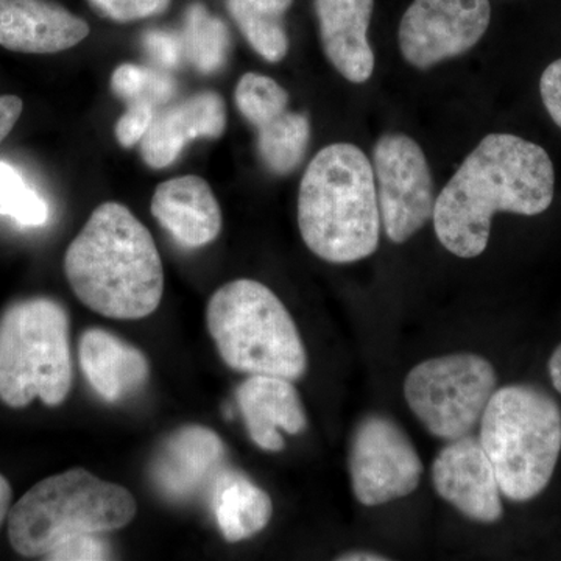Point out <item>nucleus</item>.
<instances>
[{
	"instance_id": "393cba45",
	"label": "nucleus",
	"mask_w": 561,
	"mask_h": 561,
	"mask_svg": "<svg viewBox=\"0 0 561 561\" xmlns=\"http://www.w3.org/2000/svg\"><path fill=\"white\" fill-rule=\"evenodd\" d=\"M234 101L245 121L257 128L287 110L289 94L271 77L249 72L239 80Z\"/></svg>"
},
{
	"instance_id": "9b49d317",
	"label": "nucleus",
	"mask_w": 561,
	"mask_h": 561,
	"mask_svg": "<svg viewBox=\"0 0 561 561\" xmlns=\"http://www.w3.org/2000/svg\"><path fill=\"white\" fill-rule=\"evenodd\" d=\"M490 20V0H413L398 31L402 57L416 69L460 57L485 35Z\"/></svg>"
},
{
	"instance_id": "f03ea898",
	"label": "nucleus",
	"mask_w": 561,
	"mask_h": 561,
	"mask_svg": "<svg viewBox=\"0 0 561 561\" xmlns=\"http://www.w3.org/2000/svg\"><path fill=\"white\" fill-rule=\"evenodd\" d=\"M65 273L87 308L114 320L146 319L164 291L157 243L131 210L116 202L98 206L70 242Z\"/></svg>"
},
{
	"instance_id": "7ed1b4c3",
	"label": "nucleus",
	"mask_w": 561,
	"mask_h": 561,
	"mask_svg": "<svg viewBox=\"0 0 561 561\" xmlns=\"http://www.w3.org/2000/svg\"><path fill=\"white\" fill-rule=\"evenodd\" d=\"M298 227L308 249L331 264L362 261L378 250L375 172L359 147L331 144L313 157L298 192Z\"/></svg>"
},
{
	"instance_id": "4468645a",
	"label": "nucleus",
	"mask_w": 561,
	"mask_h": 561,
	"mask_svg": "<svg viewBox=\"0 0 561 561\" xmlns=\"http://www.w3.org/2000/svg\"><path fill=\"white\" fill-rule=\"evenodd\" d=\"M227 128V106L214 91L191 95L154 111L149 131L140 140V157L151 169L179 160L184 147L201 138L219 139Z\"/></svg>"
},
{
	"instance_id": "72a5a7b5",
	"label": "nucleus",
	"mask_w": 561,
	"mask_h": 561,
	"mask_svg": "<svg viewBox=\"0 0 561 561\" xmlns=\"http://www.w3.org/2000/svg\"><path fill=\"white\" fill-rule=\"evenodd\" d=\"M548 368L553 389L561 394V345L557 346L556 351H553Z\"/></svg>"
},
{
	"instance_id": "39448f33",
	"label": "nucleus",
	"mask_w": 561,
	"mask_h": 561,
	"mask_svg": "<svg viewBox=\"0 0 561 561\" xmlns=\"http://www.w3.org/2000/svg\"><path fill=\"white\" fill-rule=\"evenodd\" d=\"M479 440L496 472L502 496L534 500L549 485L559 463V402L527 383L502 387L483 412Z\"/></svg>"
},
{
	"instance_id": "f3484780",
	"label": "nucleus",
	"mask_w": 561,
	"mask_h": 561,
	"mask_svg": "<svg viewBox=\"0 0 561 561\" xmlns=\"http://www.w3.org/2000/svg\"><path fill=\"white\" fill-rule=\"evenodd\" d=\"M321 47L335 70L351 81L365 83L375 70L368 43L375 0H313Z\"/></svg>"
},
{
	"instance_id": "4be33fe9",
	"label": "nucleus",
	"mask_w": 561,
	"mask_h": 561,
	"mask_svg": "<svg viewBox=\"0 0 561 561\" xmlns=\"http://www.w3.org/2000/svg\"><path fill=\"white\" fill-rule=\"evenodd\" d=\"M257 153L275 175L294 172L305 160L311 139V124L305 114L283 111L256 128Z\"/></svg>"
},
{
	"instance_id": "6ab92c4d",
	"label": "nucleus",
	"mask_w": 561,
	"mask_h": 561,
	"mask_svg": "<svg viewBox=\"0 0 561 561\" xmlns=\"http://www.w3.org/2000/svg\"><path fill=\"white\" fill-rule=\"evenodd\" d=\"M80 367L99 397L108 402L128 400L150 376L142 351L105 330H88L79 343Z\"/></svg>"
},
{
	"instance_id": "f257e3e1",
	"label": "nucleus",
	"mask_w": 561,
	"mask_h": 561,
	"mask_svg": "<svg viewBox=\"0 0 561 561\" xmlns=\"http://www.w3.org/2000/svg\"><path fill=\"white\" fill-rule=\"evenodd\" d=\"M553 187L548 151L518 136L493 133L435 198V234L449 253L478 257L489 245L494 214L538 216L551 206Z\"/></svg>"
},
{
	"instance_id": "9d476101",
	"label": "nucleus",
	"mask_w": 561,
	"mask_h": 561,
	"mask_svg": "<svg viewBox=\"0 0 561 561\" xmlns=\"http://www.w3.org/2000/svg\"><path fill=\"white\" fill-rule=\"evenodd\" d=\"M348 465L354 496L367 507L409 496L419 489L423 474L411 438L379 413L365 415L354 427Z\"/></svg>"
},
{
	"instance_id": "7c9ffc66",
	"label": "nucleus",
	"mask_w": 561,
	"mask_h": 561,
	"mask_svg": "<svg viewBox=\"0 0 561 561\" xmlns=\"http://www.w3.org/2000/svg\"><path fill=\"white\" fill-rule=\"evenodd\" d=\"M540 92L549 116L561 128V58L542 72Z\"/></svg>"
},
{
	"instance_id": "ddd939ff",
	"label": "nucleus",
	"mask_w": 561,
	"mask_h": 561,
	"mask_svg": "<svg viewBox=\"0 0 561 561\" xmlns=\"http://www.w3.org/2000/svg\"><path fill=\"white\" fill-rule=\"evenodd\" d=\"M432 483L438 496L476 523L493 524L504 515L500 482L479 438L467 435L437 454Z\"/></svg>"
},
{
	"instance_id": "412c9836",
	"label": "nucleus",
	"mask_w": 561,
	"mask_h": 561,
	"mask_svg": "<svg viewBox=\"0 0 561 561\" xmlns=\"http://www.w3.org/2000/svg\"><path fill=\"white\" fill-rule=\"evenodd\" d=\"M294 0H227L228 13L251 49L268 62H279L289 51L287 11Z\"/></svg>"
},
{
	"instance_id": "1a4fd4ad",
	"label": "nucleus",
	"mask_w": 561,
	"mask_h": 561,
	"mask_svg": "<svg viewBox=\"0 0 561 561\" xmlns=\"http://www.w3.org/2000/svg\"><path fill=\"white\" fill-rule=\"evenodd\" d=\"M373 172L387 238L408 242L434 216V181L426 154L409 136L387 133L373 151Z\"/></svg>"
},
{
	"instance_id": "f704fd0d",
	"label": "nucleus",
	"mask_w": 561,
	"mask_h": 561,
	"mask_svg": "<svg viewBox=\"0 0 561 561\" xmlns=\"http://www.w3.org/2000/svg\"><path fill=\"white\" fill-rule=\"evenodd\" d=\"M339 561H386L390 560L389 557H383L381 553L373 551H350L339 556Z\"/></svg>"
},
{
	"instance_id": "423d86ee",
	"label": "nucleus",
	"mask_w": 561,
	"mask_h": 561,
	"mask_svg": "<svg viewBox=\"0 0 561 561\" xmlns=\"http://www.w3.org/2000/svg\"><path fill=\"white\" fill-rule=\"evenodd\" d=\"M206 323L231 370L291 382L308 371L297 324L275 291L260 280L236 279L221 286L210 297Z\"/></svg>"
},
{
	"instance_id": "bb28decb",
	"label": "nucleus",
	"mask_w": 561,
	"mask_h": 561,
	"mask_svg": "<svg viewBox=\"0 0 561 561\" xmlns=\"http://www.w3.org/2000/svg\"><path fill=\"white\" fill-rule=\"evenodd\" d=\"M88 2L103 18L121 24L158 16L171 5V0H88Z\"/></svg>"
},
{
	"instance_id": "a211bd4d",
	"label": "nucleus",
	"mask_w": 561,
	"mask_h": 561,
	"mask_svg": "<svg viewBox=\"0 0 561 561\" xmlns=\"http://www.w3.org/2000/svg\"><path fill=\"white\" fill-rule=\"evenodd\" d=\"M150 209L158 224L184 249H202L220 234L219 202L201 176L164 181L154 191Z\"/></svg>"
},
{
	"instance_id": "c85d7f7f",
	"label": "nucleus",
	"mask_w": 561,
	"mask_h": 561,
	"mask_svg": "<svg viewBox=\"0 0 561 561\" xmlns=\"http://www.w3.org/2000/svg\"><path fill=\"white\" fill-rule=\"evenodd\" d=\"M142 46L151 61L162 70L179 69L184 61L180 33L150 31L142 36Z\"/></svg>"
},
{
	"instance_id": "5701e85b",
	"label": "nucleus",
	"mask_w": 561,
	"mask_h": 561,
	"mask_svg": "<svg viewBox=\"0 0 561 561\" xmlns=\"http://www.w3.org/2000/svg\"><path fill=\"white\" fill-rule=\"evenodd\" d=\"M184 60L205 76L219 72L231 51V35L220 18L213 16L202 2H194L184 14L180 33Z\"/></svg>"
},
{
	"instance_id": "dca6fc26",
	"label": "nucleus",
	"mask_w": 561,
	"mask_h": 561,
	"mask_svg": "<svg viewBox=\"0 0 561 561\" xmlns=\"http://www.w3.org/2000/svg\"><path fill=\"white\" fill-rule=\"evenodd\" d=\"M236 398L251 440L264 451L280 453L286 448L279 431L297 435L308 427L300 394L287 379L250 376L239 386Z\"/></svg>"
},
{
	"instance_id": "b1692460",
	"label": "nucleus",
	"mask_w": 561,
	"mask_h": 561,
	"mask_svg": "<svg viewBox=\"0 0 561 561\" xmlns=\"http://www.w3.org/2000/svg\"><path fill=\"white\" fill-rule=\"evenodd\" d=\"M111 90L127 103L147 102L150 105H168L175 95L176 83L168 70L144 68L138 65H121L111 77Z\"/></svg>"
},
{
	"instance_id": "c756f323",
	"label": "nucleus",
	"mask_w": 561,
	"mask_h": 561,
	"mask_svg": "<svg viewBox=\"0 0 561 561\" xmlns=\"http://www.w3.org/2000/svg\"><path fill=\"white\" fill-rule=\"evenodd\" d=\"M111 549L102 535H80L62 542L47 557V561H98L110 560Z\"/></svg>"
},
{
	"instance_id": "a878e982",
	"label": "nucleus",
	"mask_w": 561,
	"mask_h": 561,
	"mask_svg": "<svg viewBox=\"0 0 561 561\" xmlns=\"http://www.w3.org/2000/svg\"><path fill=\"white\" fill-rule=\"evenodd\" d=\"M0 214L24 227H41L49 220L46 201L28 186L18 169L0 161Z\"/></svg>"
},
{
	"instance_id": "2f4dec72",
	"label": "nucleus",
	"mask_w": 561,
	"mask_h": 561,
	"mask_svg": "<svg viewBox=\"0 0 561 561\" xmlns=\"http://www.w3.org/2000/svg\"><path fill=\"white\" fill-rule=\"evenodd\" d=\"M22 108L24 103L16 95L0 98V142L10 135L16 122L20 121Z\"/></svg>"
},
{
	"instance_id": "f8f14e48",
	"label": "nucleus",
	"mask_w": 561,
	"mask_h": 561,
	"mask_svg": "<svg viewBox=\"0 0 561 561\" xmlns=\"http://www.w3.org/2000/svg\"><path fill=\"white\" fill-rule=\"evenodd\" d=\"M227 460V446L216 431L187 424L158 446L149 465L150 481L164 500L184 504L209 493Z\"/></svg>"
},
{
	"instance_id": "20e7f679",
	"label": "nucleus",
	"mask_w": 561,
	"mask_h": 561,
	"mask_svg": "<svg viewBox=\"0 0 561 561\" xmlns=\"http://www.w3.org/2000/svg\"><path fill=\"white\" fill-rule=\"evenodd\" d=\"M136 512L130 491L72 468L36 483L11 505V548L25 559L46 560L70 538L124 529Z\"/></svg>"
},
{
	"instance_id": "2eb2a0df",
	"label": "nucleus",
	"mask_w": 561,
	"mask_h": 561,
	"mask_svg": "<svg viewBox=\"0 0 561 561\" xmlns=\"http://www.w3.org/2000/svg\"><path fill=\"white\" fill-rule=\"evenodd\" d=\"M90 35L88 22L51 0H0V46L21 54H58Z\"/></svg>"
},
{
	"instance_id": "aec40b11",
	"label": "nucleus",
	"mask_w": 561,
	"mask_h": 561,
	"mask_svg": "<svg viewBox=\"0 0 561 561\" xmlns=\"http://www.w3.org/2000/svg\"><path fill=\"white\" fill-rule=\"evenodd\" d=\"M221 537L228 542L250 540L271 523L273 502L245 472L227 467L209 491Z\"/></svg>"
},
{
	"instance_id": "6e6552de",
	"label": "nucleus",
	"mask_w": 561,
	"mask_h": 561,
	"mask_svg": "<svg viewBox=\"0 0 561 561\" xmlns=\"http://www.w3.org/2000/svg\"><path fill=\"white\" fill-rule=\"evenodd\" d=\"M497 376L485 357L448 354L415 365L404 381V398L434 437L459 440L481 424Z\"/></svg>"
},
{
	"instance_id": "cd10ccee",
	"label": "nucleus",
	"mask_w": 561,
	"mask_h": 561,
	"mask_svg": "<svg viewBox=\"0 0 561 561\" xmlns=\"http://www.w3.org/2000/svg\"><path fill=\"white\" fill-rule=\"evenodd\" d=\"M154 111H157V106L147 102L128 103L127 110L122 114L116 128H114L122 147L130 149L144 139L146 133L149 131L151 121H153Z\"/></svg>"
},
{
	"instance_id": "473e14b6",
	"label": "nucleus",
	"mask_w": 561,
	"mask_h": 561,
	"mask_svg": "<svg viewBox=\"0 0 561 561\" xmlns=\"http://www.w3.org/2000/svg\"><path fill=\"white\" fill-rule=\"evenodd\" d=\"M11 496H13V493H11L10 482L0 474V527L5 523V519H9Z\"/></svg>"
},
{
	"instance_id": "0eeeda50",
	"label": "nucleus",
	"mask_w": 561,
	"mask_h": 561,
	"mask_svg": "<svg viewBox=\"0 0 561 561\" xmlns=\"http://www.w3.org/2000/svg\"><path fill=\"white\" fill-rule=\"evenodd\" d=\"M69 317L46 297L13 302L0 316V401L27 408L39 398L60 405L72 389Z\"/></svg>"
}]
</instances>
